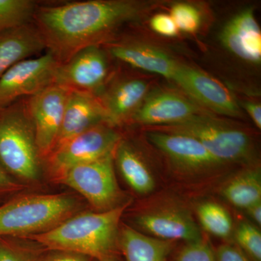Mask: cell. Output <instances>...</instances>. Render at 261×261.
Segmentation results:
<instances>
[{"mask_svg": "<svg viewBox=\"0 0 261 261\" xmlns=\"http://www.w3.org/2000/svg\"><path fill=\"white\" fill-rule=\"evenodd\" d=\"M137 226L160 240L187 243L202 238L200 229L190 214L182 211L163 209L149 211L137 216Z\"/></svg>", "mask_w": 261, "mask_h": 261, "instance_id": "obj_16", "label": "cell"}, {"mask_svg": "<svg viewBox=\"0 0 261 261\" xmlns=\"http://www.w3.org/2000/svg\"><path fill=\"white\" fill-rule=\"evenodd\" d=\"M58 181L70 187L98 210L118 207L120 190L114 171V153L68 170Z\"/></svg>", "mask_w": 261, "mask_h": 261, "instance_id": "obj_7", "label": "cell"}, {"mask_svg": "<svg viewBox=\"0 0 261 261\" xmlns=\"http://www.w3.org/2000/svg\"><path fill=\"white\" fill-rule=\"evenodd\" d=\"M108 51L119 61L171 81L179 63L164 51L137 42L111 43Z\"/></svg>", "mask_w": 261, "mask_h": 261, "instance_id": "obj_18", "label": "cell"}, {"mask_svg": "<svg viewBox=\"0 0 261 261\" xmlns=\"http://www.w3.org/2000/svg\"><path fill=\"white\" fill-rule=\"evenodd\" d=\"M74 201L61 195L16 197L0 205V238H20L44 232L68 219Z\"/></svg>", "mask_w": 261, "mask_h": 261, "instance_id": "obj_3", "label": "cell"}, {"mask_svg": "<svg viewBox=\"0 0 261 261\" xmlns=\"http://www.w3.org/2000/svg\"><path fill=\"white\" fill-rule=\"evenodd\" d=\"M70 91L60 84H53L28 97L24 102L32 121L41 159H47L53 152L61 130Z\"/></svg>", "mask_w": 261, "mask_h": 261, "instance_id": "obj_8", "label": "cell"}, {"mask_svg": "<svg viewBox=\"0 0 261 261\" xmlns=\"http://www.w3.org/2000/svg\"><path fill=\"white\" fill-rule=\"evenodd\" d=\"M221 193L231 205L244 210L261 202L260 170L251 168L240 173L225 185Z\"/></svg>", "mask_w": 261, "mask_h": 261, "instance_id": "obj_22", "label": "cell"}, {"mask_svg": "<svg viewBox=\"0 0 261 261\" xmlns=\"http://www.w3.org/2000/svg\"><path fill=\"white\" fill-rule=\"evenodd\" d=\"M113 126L103 123L75 136L55 149L46 159L53 177L57 181L75 166L93 162L114 153L121 141Z\"/></svg>", "mask_w": 261, "mask_h": 261, "instance_id": "obj_6", "label": "cell"}, {"mask_svg": "<svg viewBox=\"0 0 261 261\" xmlns=\"http://www.w3.org/2000/svg\"><path fill=\"white\" fill-rule=\"evenodd\" d=\"M120 247L126 261H167L173 242L147 236L126 226L121 230Z\"/></svg>", "mask_w": 261, "mask_h": 261, "instance_id": "obj_20", "label": "cell"}, {"mask_svg": "<svg viewBox=\"0 0 261 261\" xmlns=\"http://www.w3.org/2000/svg\"><path fill=\"white\" fill-rule=\"evenodd\" d=\"M149 86L148 82L143 79L123 76L104 87L98 97L111 126L132 120L148 95Z\"/></svg>", "mask_w": 261, "mask_h": 261, "instance_id": "obj_12", "label": "cell"}, {"mask_svg": "<svg viewBox=\"0 0 261 261\" xmlns=\"http://www.w3.org/2000/svg\"><path fill=\"white\" fill-rule=\"evenodd\" d=\"M247 212V214L250 216L254 221L257 225L260 226L261 224V202H257L249 207L245 210Z\"/></svg>", "mask_w": 261, "mask_h": 261, "instance_id": "obj_34", "label": "cell"}, {"mask_svg": "<svg viewBox=\"0 0 261 261\" xmlns=\"http://www.w3.org/2000/svg\"><path fill=\"white\" fill-rule=\"evenodd\" d=\"M173 261H217L210 245L201 239L187 243L178 250Z\"/></svg>", "mask_w": 261, "mask_h": 261, "instance_id": "obj_27", "label": "cell"}, {"mask_svg": "<svg viewBox=\"0 0 261 261\" xmlns=\"http://www.w3.org/2000/svg\"><path fill=\"white\" fill-rule=\"evenodd\" d=\"M43 261H89L91 257L73 252L53 251Z\"/></svg>", "mask_w": 261, "mask_h": 261, "instance_id": "obj_32", "label": "cell"}, {"mask_svg": "<svg viewBox=\"0 0 261 261\" xmlns=\"http://www.w3.org/2000/svg\"><path fill=\"white\" fill-rule=\"evenodd\" d=\"M109 75L107 54L99 46L84 48L66 63L59 64L56 84L70 90L99 95Z\"/></svg>", "mask_w": 261, "mask_h": 261, "instance_id": "obj_10", "label": "cell"}, {"mask_svg": "<svg viewBox=\"0 0 261 261\" xmlns=\"http://www.w3.org/2000/svg\"><path fill=\"white\" fill-rule=\"evenodd\" d=\"M0 261H43L13 238H0Z\"/></svg>", "mask_w": 261, "mask_h": 261, "instance_id": "obj_28", "label": "cell"}, {"mask_svg": "<svg viewBox=\"0 0 261 261\" xmlns=\"http://www.w3.org/2000/svg\"><path fill=\"white\" fill-rule=\"evenodd\" d=\"M58 66L48 51L13 65L0 78V110L56 84Z\"/></svg>", "mask_w": 261, "mask_h": 261, "instance_id": "obj_9", "label": "cell"}, {"mask_svg": "<svg viewBox=\"0 0 261 261\" xmlns=\"http://www.w3.org/2000/svg\"><path fill=\"white\" fill-rule=\"evenodd\" d=\"M149 5L134 0H88L39 6L32 22L47 51L63 64L84 48L109 42L120 27L145 14Z\"/></svg>", "mask_w": 261, "mask_h": 261, "instance_id": "obj_1", "label": "cell"}, {"mask_svg": "<svg viewBox=\"0 0 261 261\" xmlns=\"http://www.w3.org/2000/svg\"><path fill=\"white\" fill-rule=\"evenodd\" d=\"M39 156L34 128L21 100L0 110V165L23 179H36Z\"/></svg>", "mask_w": 261, "mask_h": 261, "instance_id": "obj_4", "label": "cell"}, {"mask_svg": "<svg viewBox=\"0 0 261 261\" xmlns=\"http://www.w3.org/2000/svg\"><path fill=\"white\" fill-rule=\"evenodd\" d=\"M19 185L10 177L8 173L0 165V195H7L16 191Z\"/></svg>", "mask_w": 261, "mask_h": 261, "instance_id": "obj_31", "label": "cell"}, {"mask_svg": "<svg viewBox=\"0 0 261 261\" xmlns=\"http://www.w3.org/2000/svg\"><path fill=\"white\" fill-rule=\"evenodd\" d=\"M38 5L32 0H0V33L32 23Z\"/></svg>", "mask_w": 261, "mask_h": 261, "instance_id": "obj_23", "label": "cell"}, {"mask_svg": "<svg viewBox=\"0 0 261 261\" xmlns=\"http://www.w3.org/2000/svg\"><path fill=\"white\" fill-rule=\"evenodd\" d=\"M150 25L154 32L166 37H174L179 31L171 15L164 13L154 15L151 19Z\"/></svg>", "mask_w": 261, "mask_h": 261, "instance_id": "obj_29", "label": "cell"}, {"mask_svg": "<svg viewBox=\"0 0 261 261\" xmlns=\"http://www.w3.org/2000/svg\"><path fill=\"white\" fill-rule=\"evenodd\" d=\"M201 226L207 232L220 238H226L232 231L231 216L222 206L214 202H205L197 208Z\"/></svg>", "mask_w": 261, "mask_h": 261, "instance_id": "obj_24", "label": "cell"}, {"mask_svg": "<svg viewBox=\"0 0 261 261\" xmlns=\"http://www.w3.org/2000/svg\"><path fill=\"white\" fill-rule=\"evenodd\" d=\"M172 81L204 108L224 116H241L240 106L231 92L207 73L179 63Z\"/></svg>", "mask_w": 261, "mask_h": 261, "instance_id": "obj_11", "label": "cell"}, {"mask_svg": "<svg viewBox=\"0 0 261 261\" xmlns=\"http://www.w3.org/2000/svg\"><path fill=\"white\" fill-rule=\"evenodd\" d=\"M104 261H119L118 260V259L116 258V257L113 256L110 257V258L106 259V260H105Z\"/></svg>", "mask_w": 261, "mask_h": 261, "instance_id": "obj_35", "label": "cell"}, {"mask_svg": "<svg viewBox=\"0 0 261 261\" xmlns=\"http://www.w3.org/2000/svg\"><path fill=\"white\" fill-rule=\"evenodd\" d=\"M202 113L205 112L186 97L161 91L147 95L132 120L147 126H165L186 121Z\"/></svg>", "mask_w": 261, "mask_h": 261, "instance_id": "obj_14", "label": "cell"}, {"mask_svg": "<svg viewBox=\"0 0 261 261\" xmlns=\"http://www.w3.org/2000/svg\"><path fill=\"white\" fill-rule=\"evenodd\" d=\"M126 204L99 213H86L27 238L51 251L73 252L104 261L114 256Z\"/></svg>", "mask_w": 261, "mask_h": 261, "instance_id": "obj_2", "label": "cell"}, {"mask_svg": "<svg viewBox=\"0 0 261 261\" xmlns=\"http://www.w3.org/2000/svg\"><path fill=\"white\" fill-rule=\"evenodd\" d=\"M103 123L110 125L107 113L99 97L87 92L70 90L53 152L75 136Z\"/></svg>", "mask_w": 261, "mask_h": 261, "instance_id": "obj_13", "label": "cell"}, {"mask_svg": "<svg viewBox=\"0 0 261 261\" xmlns=\"http://www.w3.org/2000/svg\"><path fill=\"white\" fill-rule=\"evenodd\" d=\"M154 130L191 137L221 163H248L254 156L250 136L207 113H199L179 123L156 126Z\"/></svg>", "mask_w": 261, "mask_h": 261, "instance_id": "obj_5", "label": "cell"}, {"mask_svg": "<svg viewBox=\"0 0 261 261\" xmlns=\"http://www.w3.org/2000/svg\"><path fill=\"white\" fill-rule=\"evenodd\" d=\"M114 161L125 181L135 192L145 195L153 191L155 186L153 176L129 145L120 141L115 150Z\"/></svg>", "mask_w": 261, "mask_h": 261, "instance_id": "obj_21", "label": "cell"}, {"mask_svg": "<svg viewBox=\"0 0 261 261\" xmlns=\"http://www.w3.org/2000/svg\"><path fill=\"white\" fill-rule=\"evenodd\" d=\"M238 247L252 261H261V233L248 222H242L235 231Z\"/></svg>", "mask_w": 261, "mask_h": 261, "instance_id": "obj_25", "label": "cell"}, {"mask_svg": "<svg viewBox=\"0 0 261 261\" xmlns=\"http://www.w3.org/2000/svg\"><path fill=\"white\" fill-rule=\"evenodd\" d=\"M44 49L45 45L33 22L0 33V78L13 65Z\"/></svg>", "mask_w": 261, "mask_h": 261, "instance_id": "obj_19", "label": "cell"}, {"mask_svg": "<svg viewBox=\"0 0 261 261\" xmlns=\"http://www.w3.org/2000/svg\"><path fill=\"white\" fill-rule=\"evenodd\" d=\"M244 108L249 116L252 118L257 128H261V107L260 105L255 102H245Z\"/></svg>", "mask_w": 261, "mask_h": 261, "instance_id": "obj_33", "label": "cell"}, {"mask_svg": "<svg viewBox=\"0 0 261 261\" xmlns=\"http://www.w3.org/2000/svg\"><path fill=\"white\" fill-rule=\"evenodd\" d=\"M217 261H250L238 247L233 245H223L215 252Z\"/></svg>", "mask_w": 261, "mask_h": 261, "instance_id": "obj_30", "label": "cell"}, {"mask_svg": "<svg viewBox=\"0 0 261 261\" xmlns=\"http://www.w3.org/2000/svg\"><path fill=\"white\" fill-rule=\"evenodd\" d=\"M171 18L178 30L185 32H195L200 25V14L195 7L185 3L173 5Z\"/></svg>", "mask_w": 261, "mask_h": 261, "instance_id": "obj_26", "label": "cell"}, {"mask_svg": "<svg viewBox=\"0 0 261 261\" xmlns=\"http://www.w3.org/2000/svg\"><path fill=\"white\" fill-rule=\"evenodd\" d=\"M221 39L228 50L244 61L260 63V29L251 8L243 10L226 24Z\"/></svg>", "mask_w": 261, "mask_h": 261, "instance_id": "obj_17", "label": "cell"}, {"mask_svg": "<svg viewBox=\"0 0 261 261\" xmlns=\"http://www.w3.org/2000/svg\"><path fill=\"white\" fill-rule=\"evenodd\" d=\"M151 143L173 163L189 169H207L223 164L200 142L189 136L152 130L147 135Z\"/></svg>", "mask_w": 261, "mask_h": 261, "instance_id": "obj_15", "label": "cell"}]
</instances>
